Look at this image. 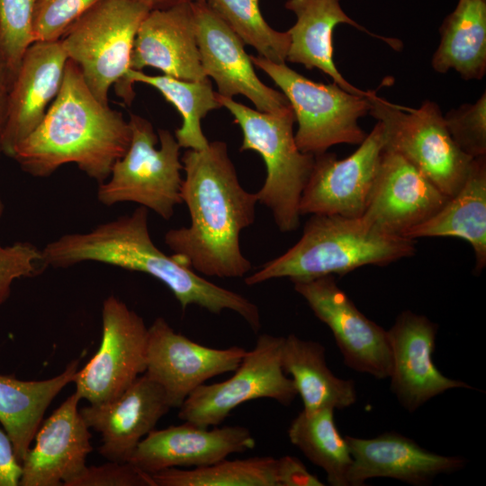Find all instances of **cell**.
Wrapping results in <instances>:
<instances>
[{"mask_svg":"<svg viewBox=\"0 0 486 486\" xmlns=\"http://www.w3.org/2000/svg\"><path fill=\"white\" fill-rule=\"evenodd\" d=\"M185 177L182 201L190 225L171 229L165 243L175 257L196 273L240 278L251 269L241 252L239 236L255 220L256 193L240 184L225 142H209L202 150L188 148L181 158Z\"/></svg>","mask_w":486,"mask_h":486,"instance_id":"cell-1","label":"cell"},{"mask_svg":"<svg viewBox=\"0 0 486 486\" xmlns=\"http://www.w3.org/2000/svg\"><path fill=\"white\" fill-rule=\"evenodd\" d=\"M41 253L45 265L55 268L93 261L147 274L172 292L183 310L189 305L215 314L230 310L242 317L254 332L260 329V312L255 303L204 279L154 244L145 207L101 223L88 232L63 235L48 243Z\"/></svg>","mask_w":486,"mask_h":486,"instance_id":"cell-2","label":"cell"},{"mask_svg":"<svg viewBox=\"0 0 486 486\" xmlns=\"http://www.w3.org/2000/svg\"><path fill=\"white\" fill-rule=\"evenodd\" d=\"M130 140L129 122L95 98L77 66L68 59L56 98L40 124L14 148L12 158L36 177L74 163L102 184Z\"/></svg>","mask_w":486,"mask_h":486,"instance_id":"cell-3","label":"cell"},{"mask_svg":"<svg viewBox=\"0 0 486 486\" xmlns=\"http://www.w3.org/2000/svg\"><path fill=\"white\" fill-rule=\"evenodd\" d=\"M416 252L415 240L382 233L362 217L310 215L301 238L245 278L255 285L276 278L292 283L345 275L364 266H387Z\"/></svg>","mask_w":486,"mask_h":486,"instance_id":"cell-4","label":"cell"},{"mask_svg":"<svg viewBox=\"0 0 486 486\" xmlns=\"http://www.w3.org/2000/svg\"><path fill=\"white\" fill-rule=\"evenodd\" d=\"M218 100L242 130L240 151H256L265 162L266 176L256 192L258 202L271 211L280 231L296 230L300 225L302 194L315 157L301 151L296 145L293 133L296 121L292 106L266 112L219 94Z\"/></svg>","mask_w":486,"mask_h":486,"instance_id":"cell-5","label":"cell"},{"mask_svg":"<svg viewBox=\"0 0 486 486\" xmlns=\"http://www.w3.org/2000/svg\"><path fill=\"white\" fill-rule=\"evenodd\" d=\"M128 122L130 144L108 179L99 184L97 199L106 206L136 202L169 220L183 202L181 147L169 130L160 129L157 135L152 124L139 115L130 114Z\"/></svg>","mask_w":486,"mask_h":486,"instance_id":"cell-6","label":"cell"},{"mask_svg":"<svg viewBox=\"0 0 486 486\" xmlns=\"http://www.w3.org/2000/svg\"><path fill=\"white\" fill-rule=\"evenodd\" d=\"M282 90L294 112L298 148L312 155L326 152L337 144L359 145L366 137L358 120L369 113L367 94L346 91L335 82H314L289 68L261 56H250Z\"/></svg>","mask_w":486,"mask_h":486,"instance_id":"cell-7","label":"cell"},{"mask_svg":"<svg viewBox=\"0 0 486 486\" xmlns=\"http://www.w3.org/2000/svg\"><path fill=\"white\" fill-rule=\"evenodd\" d=\"M149 11L133 0H100L59 40L68 59L102 104H108L110 87L130 68L138 29Z\"/></svg>","mask_w":486,"mask_h":486,"instance_id":"cell-8","label":"cell"},{"mask_svg":"<svg viewBox=\"0 0 486 486\" xmlns=\"http://www.w3.org/2000/svg\"><path fill=\"white\" fill-rule=\"evenodd\" d=\"M369 113L384 129L385 148L403 157L448 197L464 184L473 158L450 136L439 105L426 100L417 108L394 104L370 90Z\"/></svg>","mask_w":486,"mask_h":486,"instance_id":"cell-9","label":"cell"},{"mask_svg":"<svg viewBox=\"0 0 486 486\" xmlns=\"http://www.w3.org/2000/svg\"><path fill=\"white\" fill-rule=\"evenodd\" d=\"M284 337L260 335L227 380L204 383L178 408V417L203 427L220 425L239 405L271 399L288 406L297 396L292 380L282 366Z\"/></svg>","mask_w":486,"mask_h":486,"instance_id":"cell-10","label":"cell"},{"mask_svg":"<svg viewBox=\"0 0 486 486\" xmlns=\"http://www.w3.org/2000/svg\"><path fill=\"white\" fill-rule=\"evenodd\" d=\"M148 327L142 317L114 295L102 307V339L95 355L78 369L76 393L90 404L111 400L146 370Z\"/></svg>","mask_w":486,"mask_h":486,"instance_id":"cell-11","label":"cell"},{"mask_svg":"<svg viewBox=\"0 0 486 486\" xmlns=\"http://www.w3.org/2000/svg\"><path fill=\"white\" fill-rule=\"evenodd\" d=\"M385 146L381 122L374 126L357 149L345 158L335 153L315 155L302 194V215L360 218L365 212Z\"/></svg>","mask_w":486,"mask_h":486,"instance_id":"cell-12","label":"cell"},{"mask_svg":"<svg viewBox=\"0 0 486 486\" xmlns=\"http://www.w3.org/2000/svg\"><path fill=\"white\" fill-rule=\"evenodd\" d=\"M293 287L329 328L349 368L377 379L389 377L392 359L387 330L356 308L334 275L293 282Z\"/></svg>","mask_w":486,"mask_h":486,"instance_id":"cell-13","label":"cell"},{"mask_svg":"<svg viewBox=\"0 0 486 486\" xmlns=\"http://www.w3.org/2000/svg\"><path fill=\"white\" fill-rule=\"evenodd\" d=\"M247 350L233 346L213 348L176 332L157 318L148 328L145 374L165 392L172 408L215 376L237 369Z\"/></svg>","mask_w":486,"mask_h":486,"instance_id":"cell-14","label":"cell"},{"mask_svg":"<svg viewBox=\"0 0 486 486\" xmlns=\"http://www.w3.org/2000/svg\"><path fill=\"white\" fill-rule=\"evenodd\" d=\"M201 63L218 94L232 98L243 94L256 110L273 112L290 104L285 95L266 86L256 76L242 40L209 7L205 0L192 1Z\"/></svg>","mask_w":486,"mask_h":486,"instance_id":"cell-15","label":"cell"},{"mask_svg":"<svg viewBox=\"0 0 486 486\" xmlns=\"http://www.w3.org/2000/svg\"><path fill=\"white\" fill-rule=\"evenodd\" d=\"M437 329L438 325L426 316L404 310L387 330L391 389L409 412L448 390L474 389L463 381L446 377L434 364Z\"/></svg>","mask_w":486,"mask_h":486,"instance_id":"cell-16","label":"cell"},{"mask_svg":"<svg viewBox=\"0 0 486 486\" xmlns=\"http://www.w3.org/2000/svg\"><path fill=\"white\" fill-rule=\"evenodd\" d=\"M448 198L403 157L384 148L362 218L382 233L404 238Z\"/></svg>","mask_w":486,"mask_h":486,"instance_id":"cell-17","label":"cell"},{"mask_svg":"<svg viewBox=\"0 0 486 486\" xmlns=\"http://www.w3.org/2000/svg\"><path fill=\"white\" fill-rule=\"evenodd\" d=\"M256 440L241 426L212 428L184 420L163 429H154L137 446L128 462L149 474L170 468L209 465L253 449Z\"/></svg>","mask_w":486,"mask_h":486,"instance_id":"cell-18","label":"cell"},{"mask_svg":"<svg viewBox=\"0 0 486 486\" xmlns=\"http://www.w3.org/2000/svg\"><path fill=\"white\" fill-rule=\"evenodd\" d=\"M74 392L44 420L22 462L19 486H67L86 466L92 434Z\"/></svg>","mask_w":486,"mask_h":486,"instance_id":"cell-19","label":"cell"},{"mask_svg":"<svg viewBox=\"0 0 486 486\" xmlns=\"http://www.w3.org/2000/svg\"><path fill=\"white\" fill-rule=\"evenodd\" d=\"M170 409L164 390L144 373L116 398L79 411L89 428L101 435L99 454L108 461L128 462Z\"/></svg>","mask_w":486,"mask_h":486,"instance_id":"cell-20","label":"cell"},{"mask_svg":"<svg viewBox=\"0 0 486 486\" xmlns=\"http://www.w3.org/2000/svg\"><path fill=\"white\" fill-rule=\"evenodd\" d=\"M352 465L348 486H362L372 478H392L426 486L440 474L463 469L461 456L439 454L421 447L413 439L396 432H385L373 438L346 436Z\"/></svg>","mask_w":486,"mask_h":486,"instance_id":"cell-21","label":"cell"},{"mask_svg":"<svg viewBox=\"0 0 486 486\" xmlns=\"http://www.w3.org/2000/svg\"><path fill=\"white\" fill-rule=\"evenodd\" d=\"M68 61L59 40L34 41L16 72L8 114L1 132L2 152L12 158L14 148L42 121L56 98Z\"/></svg>","mask_w":486,"mask_h":486,"instance_id":"cell-22","label":"cell"},{"mask_svg":"<svg viewBox=\"0 0 486 486\" xmlns=\"http://www.w3.org/2000/svg\"><path fill=\"white\" fill-rule=\"evenodd\" d=\"M192 1L148 13L135 37L130 69L152 67L182 80L208 78L201 63Z\"/></svg>","mask_w":486,"mask_h":486,"instance_id":"cell-23","label":"cell"},{"mask_svg":"<svg viewBox=\"0 0 486 486\" xmlns=\"http://www.w3.org/2000/svg\"><path fill=\"white\" fill-rule=\"evenodd\" d=\"M284 6L296 16L295 23L287 31L290 47L286 61L303 65L310 70L317 68L347 92L367 94L368 90L350 84L335 65L333 32L338 24L353 26L386 42L396 50L401 49L400 40L372 33L353 20L345 13L339 0H287Z\"/></svg>","mask_w":486,"mask_h":486,"instance_id":"cell-24","label":"cell"},{"mask_svg":"<svg viewBox=\"0 0 486 486\" xmlns=\"http://www.w3.org/2000/svg\"><path fill=\"white\" fill-rule=\"evenodd\" d=\"M451 237L467 241L474 253V273L486 266V156L473 158L455 194L429 219L410 229L404 238Z\"/></svg>","mask_w":486,"mask_h":486,"instance_id":"cell-25","label":"cell"},{"mask_svg":"<svg viewBox=\"0 0 486 486\" xmlns=\"http://www.w3.org/2000/svg\"><path fill=\"white\" fill-rule=\"evenodd\" d=\"M78 364L79 359H75L59 374L40 381H22L14 375L0 374V423L21 464L45 411L57 395L74 382Z\"/></svg>","mask_w":486,"mask_h":486,"instance_id":"cell-26","label":"cell"},{"mask_svg":"<svg viewBox=\"0 0 486 486\" xmlns=\"http://www.w3.org/2000/svg\"><path fill=\"white\" fill-rule=\"evenodd\" d=\"M282 366L291 375L304 410H342L356 401L354 381L341 379L331 372L325 347L319 342L294 334L284 338Z\"/></svg>","mask_w":486,"mask_h":486,"instance_id":"cell-27","label":"cell"},{"mask_svg":"<svg viewBox=\"0 0 486 486\" xmlns=\"http://www.w3.org/2000/svg\"><path fill=\"white\" fill-rule=\"evenodd\" d=\"M431 66L438 73L454 70L465 80L486 73V0H458L443 21Z\"/></svg>","mask_w":486,"mask_h":486,"instance_id":"cell-28","label":"cell"},{"mask_svg":"<svg viewBox=\"0 0 486 486\" xmlns=\"http://www.w3.org/2000/svg\"><path fill=\"white\" fill-rule=\"evenodd\" d=\"M143 83L156 88L180 112L183 123L176 130L175 138L181 148L202 150L209 141L202 130V120L212 110L222 107L218 93L208 78L187 81L166 75L149 76L129 68L121 82L114 86L115 93L127 105L132 103L133 85Z\"/></svg>","mask_w":486,"mask_h":486,"instance_id":"cell-29","label":"cell"},{"mask_svg":"<svg viewBox=\"0 0 486 486\" xmlns=\"http://www.w3.org/2000/svg\"><path fill=\"white\" fill-rule=\"evenodd\" d=\"M290 442L327 474L333 486H348L352 465L349 446L337 428L334 410H302L288 428Z\"/></svg>","mask_w":486,"mask_h":486,"instance_id":"cell-30","label":"cell"},{"mask_svg":"<svg viewBox=\"0 0 486 486\" xmlns=\"http://www.w3.org/2000/svg\"><path fill=\"white\" fill-rule=\"evenodd\" d=\"M156 486H277L276 459L256 456L151 474Z\"/></svg>","mask_w":486,"mask_h":486,"instance_id":"cell-31","label":"cell"},{"mask_svg":"<svg viewBox=\"0 0 486 486\" xmlns=\"http://www.w3.org/2000/svg\"><path fill=\"white\" fill-rule=\"evenodd\" d=\"M209 7L242 40L274 63H285L290 35L273 29L263 17L259 0H205Z\"/></svg>","mask_w":486,"mask_h":486,"instance_id":"cell-32","label":"cell"},{"mask_svg":"<svg viewBox=\"0 0 486 486\" xmlns=\"http://www.w3.org/2000/svg\"><path fill=\"white\" fill-rule=\"evenodd\" d=\"M38 0H0V50L15 73L34 42L32 20Z\"/></svg>","mask_w":486,"mask_h":486,"instance_id":"cell-33","label":"cell"},{"mask_svg":"<svg viewBox=\"0 0 486 486\" xmlns=\"http://www.w3.org/2000/svg\"><path fill=\"white\" fill-rule=\"evenodd\" d=\"M446 129L459 149L476 158L486 156V92L472 104H464L444 115Z\"/></svg>","mask_w":486,"mask_h":486,"instance_id":"cell-34","label":"cell"},{"mask_svg":"<svg viewBox=\"0 0 486 486\" xmlns=\"http://www.w3.org/2000/svg\"><path fill=\"white\" fill-rule=\"evenodd\" d=\"M99 1L38 0L32 20L33 40H59L68 29Z\"/></svg>","mask_w":486,"mask_h":486,"instance_id":"cell-35","label":"cell"},{"mask_svg":"<svg viewBox=\"0 0 486 486\" xmlns=\"http://www.w3.org/2000/svg\"><path fill=\"white\" fill-rule=\"evenodd\" d=\"M4 205L0 198V220ZM47 266L41 249L30 242H15L10 246L0 244V305L11 295L12 285L17 279L40 274Z\"/></svg>","mask_w":486,"mask_h":486,"instance_id":"cell-36","label":"cell"},{"mask_svg":"<svg viewBox=\"0 0 486 486\" xmlns=\"http://www.w3.org/2000/svg\"><path fill=\"white\" fill-rule=\"evenodd\" d=\"M67 486H156L151 474L129 462L109 461L86 468Z\"/></svg>","mask_w":486,"mask_h":486,"instance_id":"cell-37","label":"cell"},{"mask_svg":"<svg viewBox=\"0 0 486 486\" xmlns=\"http://www.w3.org/2000/svg\"><path fill=\"white\" fill-rule=\"evenodd\" d=\"M277 486H323L297 457L284 455L276 459Z\"/></svg>","mask_w":486,"mask_h":486,"instance_id":"cell-38","label":"cell"},{"mask_svg":"<svg viewBox=\"0 0 486 486\" xmlns=\"http://www.w3.org/2000/svg\"><path fill=\"white\" fill-rule=\"evenodd\" d=\"M22 464L18 461L13 443L0 428V486L19 485Z\"/></svg>","mask_w":486,"mask_h":486,"instance_id":"cell-39","label":"cell"},{"mask_svg":"<svg viewBox=\"0 0 486 486\" xmlns=\"http://www.w3.org/2000/svg\"><path fill=\"white\" fill-rule=\"evenodd\" d=\"M15 73L0 50V135L6 122L10 94Z\"/></svg>","mask_w":486,"mask_h":486,"instance_id":"cell-40","label":"cell"},{"mask_svg":"<svg viewBox=\"0 0 486 486\" xmlns=\"http://www.w3.org/2000/svg\"><path fill=\"white\" fill-rule=\"evenodd\" d=\"M148 6L150 10L170 7L184 0H133Z\"/></svg>","mask_w":486,"mask_h":486,"instance_id":"cell-41","label":"cell"},{"mask_svg":"<svg viewBox=\"0 0 486 486\" xmlns=\"http://www.w3.org/2000/svg\"><path fill=\"white\" fill-rule=\"evenodd\" d=\"M0 152H2L1 137H0Z\"/></svg>","mask_w":486,"mask_h":486,"instance_id":"cell-42","label":"cell"},{"mask_svg":"<svg viewBox=\"0 0 486 486\" xmlns=\"http://www.w3.org/2000/svg\"><path fill=\"white\" fill-rule=\"evenodd\" d=\"M194 1H198V0H194Z\"/></svg>","mask_w":486,"mask_h":486,"instance_id":"cell-43","label":"cell"}]
</instances>
